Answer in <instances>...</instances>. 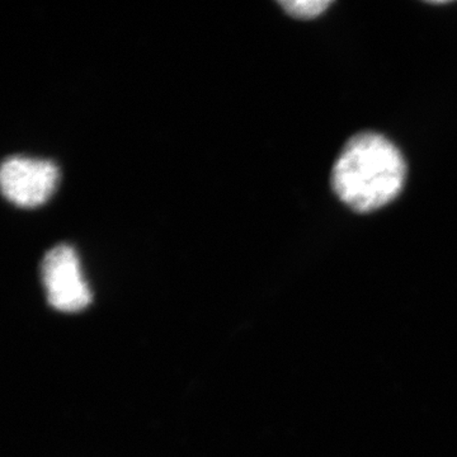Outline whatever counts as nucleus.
I'll return each mask as SVG.
<instances>
[{"label": "nucleus", "instance_id": "2", "mask_svg": "<svg viewBox=\"0 0 457 457\" xmlns=\"http://www.w3.org/2000/svg\"><path fill=\"white\" fill-rule=\"evenodd\" d=\"M41 278L47 300L57 311L80 312L92 302V293L80 270L79 258L71 246L59 245L45 254Z\"/></svg>", "mask_w": 457, "mask_h": 457}, {"label": "nucleus", "instance_id": "4", "mask_svg": "<svg viewBox=\"0 0 457 457\" xmlns=\"http://www.w3.org/2000/svg\"><path fill=\"white\" fill-rule=\"evenodd\" d=\"M286 13L299 20H312L323 14L333 2L330 0H293V2H278Z\"/></svg>", "mask_w": 457, "mask_h": 457}, {"label": "nucleus", "instance_id": "1", "mask_svg": "<svg viewBox=\"0 0 457 457\" xmlns=\"http://www.w3.org/2000/svg\"><path fill=\"white\" fill-rule=\"evenodd\" d=\"M405 177L407 164L395 144L376 132H360L337 158L332 187L353 212H371L399 196Z\"/></svg>", "mask_w": 457, "mask_h": 457}, {"label": "nucleus", "instance_id": "3", "mask_svg": "<svg viewBox=\"0 0 457 457\" xmlns=\"http://www.w3.org/2000/svg\"><path fill=\"white\" fill-rule=\"evenodd\" d=\"M59 170L53 162L11 156L0 170V186L4 197L17 206H40L55 191Z\"/></svg>", "mask_w": 457, "mask_h": 457}]
</instances>
